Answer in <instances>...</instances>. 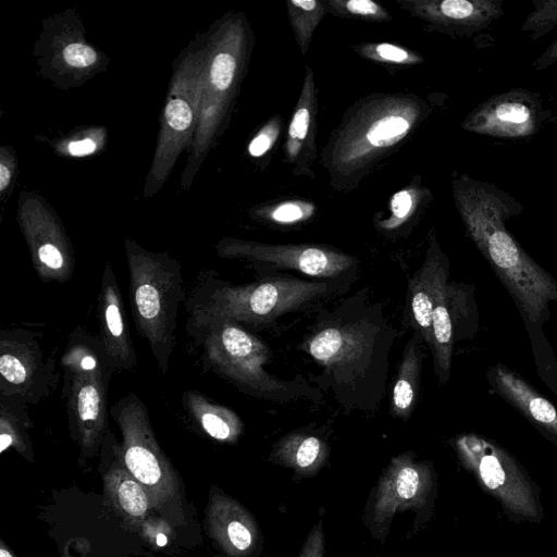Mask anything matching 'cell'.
I'll use <instances>...</instances> for the list:
<instances>
[{
  "label": "cell",
  "instance_id": "1",
  "mask_svg": "<svg viewBox=\"0 0 557 557\" xmlns=\"http://www.w3.org/2000/svg\"><path fill=\"white\" fill-rule=\"evenodd\" d=\"M318 309L300 343L322 370L313 382L347 412L374 411L386 393L397 330L361 289L332 308Z\"/></svg>",
  "mask_w": 557,
  "mask_h": 557
},
{
  "label": "cell",
  "instance_id": "2",
  "mask_svg": "<svg viewBox=\"0 0 557 557\" xmlns=\"http://www.w3.org/2000/svg\"><path fill=\"white\" fill-rule=\"evenodd\" d=\"M454 203L466 233L495 271L525 321L540 326L557 302V281L536 263L506 227L523 212L521 202L507 191L466 173H451Z\"/></svg>",
  "mask_w": 557,
  "mask_h": 557
},
{
  "label": "cell",
  "instance_id": "3",
  "mask_svg": "<svg viewBox=\"0 0 557 557\" xmlns=\"http://www.w3.org/2000/svg\"><path fill=\"white\" fill-rule=\"evenodd\" d=\"M432 113V103L412 92H373L358 99L320 153L330 187L356 190L413 138Z\"/></svg>",
  "mask_w": 557,
  "mask_h": 557
},
{
  "label": "cell",
  "instance_id": "4",
  "mask_svg": "<svg viewBox=\"0 0 557 557\" xmlns=\"http://www.w3.org/2000/svg\"><path fill=\"white\" fill-rule=\"evenodd\" d=\"M352 275L317 280L267 275L235 285L213 270H203L196 277L185 308L190 320L226 319L245 327H265L287 313L319 308L324 300L343 293Z\"/></svg>",
  "mask_w": 557,
  "mask_h": 557
},
{
  "label": "cell",
  "instance_id": "5",
  "mask_svg": "<svg viewBox=\"0 0 557 557\" xmlns=\"http://www.w3.org/2000/svg\"><path fill=\"white\" fill-rule=\"evenodd\" d=\"M186 330L200 348L205 369L242 393L262 400L287 404L302 397L317 401L320 393L301 376L282 380L265 369L268 346L245 326L226 319L190 320Z\"/></svg>",
  "mask_w": 557,
  "mask_h": 557
},
{
  "label": "cell",
  "instance_id": "6",
  "mask_svg": "<svg viewBox=\"0 0 557 557\" xmlns=\"http://www.w3.org/2000/svg\"><path fill=\"white\" fill-rule=\"evenodd\" d=\"M60 363L70 436L81 460H88L100 453L110 430L108 391L115 371L98 334L82 326L71 333Z\"/></svg>",
  "mask_w": 557,
  "mask_h": 557
},
{
  "label": "cell",
  "instance_id": "7",
  "mask_svg": "<svg viewBox=\"0 0 557 557\" xmlns=\"http://www.w3.org/2000/svg\"><path fill=\"white\" fill-rule=\"evenodd\" d=\"M126 256L134 323L164 375L176 344L178 310L187 298L182 268L166 253L150 252L131 243Z\"/></svg>",
  "mask_w": 557,
  "mask_h": 557
},
{
  "label": "cell",
  "instance_id": "8",
  "mask_svg": "<svg viewBox=\"0 0 557 557\" xmlns=\"http://www.w3.org/2000/svg\"><path fill=\"white\" fill-rule=\"evenodd\" d=\"M110 416L121 433L116 447L122 462L147 491L153 510L168 522L182 525V481L159 445L147 406L137 394L128 393L110 407Z\"/></svg>",
  "mask_w": 557,
  "mask_h": 557
},
{
  "label": "cell",
  "instance_id": "9",
  "mask_svg": "<svg viewBox=\"0 0 557 557\" xmlns=\"http://www.w3.org/2000/svg\"><path fill=\"white\" fill-rule=\"evenodd\" d=\"M437 474L429 460H418L413 451L393 457L367 498L362 522L371 537L384 544L398 513H414L407 539L430 523L437 497Z\"/></svg>",
  "mask_w": 557,
  "mask_h": 557
},
{
  "label": "cell",
  "instance_id": "10",
  "mask_svg": "<svg viewBox=\"0 0 557 557\" xmlns=\"http://www.w3.org/2000/svg\"><path fill=\"white\" fill-rule=\"evenodd\" d=\"M461 466L480 488L493 497L515 523H540L544 518L541 490L524 467L497 443L474 433L453 443Z\"/></svg>",
  "mask_w": 557,
  "mask_h": 557
},
{
  "label": "cell",
  "instance_id": "11",
  "mask_svg": "<svg viewBox=\"0 0 557 557\" xmlns=\"http://www.w3.org/2000/svg\"><path fill=\"white\" fill-rule=\"evenodd\" d=\"M39 337L23 327L0 331V395L38 405L59 387L61 373Z\"/></svg>",
  "mask_w": 557,
  "mask_h": 557
},
{
  "label": "cell",
  "instance_id": "12",
  "mask_svg": "<svg viewBox=\"0 0 557 557\" xmlns=\"http://www.w3.org/2000/svg\"><path fill=\"white\" fill-rule=\"evenodd\" d=\"M221 257L245 261L255 271L293 270L317 278H338L354 274L357 258L333 247L312 244H263L224 239L218 246Z\"/></svg>",
  "mask_w": 557,
  "mask_h": 557
},
{
  "label": "cell",
  "instance_id": "13",
  "mask_svg": "<svg viewBox=\"0 0 557 557\" xmlns=\"http://www.w3.org/2000/svg\"><path fill=\"white\" fill-rule=\"evenodd\" d=\"M548 115L540 94L511 88L478 103L461 128L494 138L522 139L539 133Z\"/></svg>",
  "mask_w": 557,
  "mask_h": 557
},
{
  "label": "cell",
  "instance_id": "14",
  "mask_svg": "<svg viewBox=\"0 0 557 557\" xmlns=\"http://www.w3.org/2000/svg\"><path fill=\"white\" fill-rule=\"evenodd\" d=\"M478 327L479 310L473 286L448 282L434 308L429 347L440 384L447 383L450 377L455 345L472 338Z\"/></svg>",
  "mask_w": 557,
  "mask_h": 557
},
{
  "label": "cell",
  "instance_id": "15",
  "mask_svg": "<svg viewBox=\"0 0 557 557\" xmlns=\"http://www.w3.org/2000/svg\"><path fill=\"white\" fill-rule=\"evenodd\" d=\"M208 536L224 557H260L263 536L253 515L237 499L212 487L205 510Z\"/></svg>",
  "mask_w": 557,
  "mask_h": 557
},
{
  "label": "cell",
  "instance_id": "16",
  "mask_svg": "<svg viewBox=\"0 0 557 557\" xmlns=\"http://www.w3.org/2000/svg\"><path fill=\"white\" fill-rule=\"evenodd\" d=\"M424 29L450 37H470L504 14L502 0H397Z\"/></svg>",
  "mask_w": 557,
  "mask_h": 557
},
{
  "label": "cell",
  "instance_id": "17",
  "mask_svg": "<svg viewBox=\"0 0 557 557\" xmlns=\"http://www.w3.org/2000/svg\"><path fill=\"white\" fill-rule=\"evenodd\" d=\"M448 276L449 260L433 228L429 234L424 260L408 281L403 317L404 327L419 333L428 347L431 344L434 308L448 283Z\"/></svg>",
  "mask_w": 557,
  "mask_h": 557
},
{
  "label": "cell",
  "instance_id": "18",
  "mask_svg": "<svg viewBox=\"0 0 557 557\" xmlns=\"http://www.w3.org/2000/svg\"><path fill=\"white\" fill-rule=\"evenodd\" d=\"M98 336L114 371H134L137 356L128 329L124 300L113 268L104 264L97 297Z\"/></svg>",
  "mask_w": 557,
  "mask_h": 557
},
{
  "label": "cell",
  "instance_id": "19",
  "mask_svg": "<svg viewBox=\"0 0 557 557\" xmlns=\"http://www.w3.org/2000/svg\"><path fill=\"white\" fill-rule=\"evenodd\" d=\"M312 69L307 64L302 87L284 143V160L296 176L314 180L318 158V92Z\"/></svg>",
  "mask_w": 557,
  "mask_h": 557
},
{
  "label": "cell",
  "instance_id": "20",
  "mask_svg": "<svg viewBox=\"0 0 557 557\" xmlns=\"http://www.w3.org/2000/svg\"><path fill=\"white\" fill-rule=\"evenodd\" d=\"M117 441L109 430L101 450L108 457L103 474V492L108 504L134 528L143 524L152 508L145 487L126 469L117 454Z\"/></svg>",
  "mask_w": 557,
  "mask_h": 557
},
{
  "label": "cell",
  "instance_id": "21",
  "mask_svg": "<svg viewBox=\"0 0 557 557\" xmlns=\"http://www.w3.org/2000/svg\"><path fill=\"white\" fill-rule=\"evenodd\" d=\"M491 386L546 438L557 445V409L518 374L503 364L486 371Z\"/></svg>",
  "mask_w": 557,
  "mask_h": 557
},
{
  "label": "cell",
  "instance_id": "22",
  "mask_svg": "<svg viewBox=\"0 0 557 557\" xmlns=\"http://www.w3.org/2000/svg\"><path fill=\"white\" fill-rule=\"evenodd\" d=\"M326 438L309 429L294 430L274 443L269 461L294 472L295 480L315 476L329 460Z\"/></svg>",
  "mask_w": 557,
  "mask_h": 557
},
{
  "label": "cell",
  "instance_id": "23",
  "mask_svg": "<svg viewBox=\"0 0 557 557\" xmlns=\"http://www.w3.org/2000/svg\"><path fill=\"white\" fill-rule=\"evenodd\" d=\"M182 404L193 422L212 440L235 444L242 436L244 423L228 407L191 389L182 394Z\"/></svg>",
  "mask_w": 557,
  "mask_h": 557
},
{
  "label": "cell",
  "instance_id": "24",
  "mask_svg": "<svg viewBox=\"0 0 557 557\" xmlns=\"http://www.w3.org/2000/svg\"><path fill=\"white\" fill-rule=\"evenodd\" d=\"M424 344L419 333L413 332L406 344L391 394V414L407 421L413 413L422 372Z\"/></svg>",
  "mask_w": 557,
  "mask_h": 557
},
{
  "label": "cell",
  "instance_id": "25",
  "mask_svg": "<svg viewBox=\"0 0 557 557\" xmlns=\"http://www.w3.org/2000/svg\"><path fill=\"white\" fill-rule=\"evenodd\" d=\"M432 191L416 176L404 188L396 191L388 201V215L374 218L375 227L385 236L405 234L432 202Z\"/></svg>",
  "mask_w": 557,
  "mask_h": 557
},
{
  "label": "cell",
  "instance_id": "26",
  "mask_svg": "<svg viewBox=\"0 0 557 557\" xmlns=\"http://www.w3.org/2000/svg\"><path fill=\"white\" fill-rule=\"evenodd\" d=\"M25 401L13 397L0 395V453L14 449L23 458L34 460V447L29 430L34 423Z\"/></svg>",
  "mask_w": 557,
  "mask_h": 557
},
{
  "label": "cell",
  "instance_id": "27",
  "mask_svg": "<svg viewBox=\"0 0 557 557\" xmlns=\"http://www.w3.org/2000/svg\"><path fill=\"white\" fill-rule=\"evenodd\" d=\"M286 9L296 42L305 57L313 32L325 16L326 10L319 0H287Z\"/></svg>",
  "mask_w": 557,
  "mask_h": 557
},
{
  "label": "cell",
  "instance_id": "28",
  "mask_svg": "<svg viewBox=\"0 0 557 557\" xmlns=\"http://www.w3.org/2000/svg\"><path fill=\"white\" fill-rule=\"evenodd\" d=\"M351 48L359 57L381 64L405 66L424 62L417 51L392 42H361Z\"/></svg>",
  "mask_w": 557,
  "mask_h": 557
},
{
  "label": "cell",
  "instance_id": "29",
  "mask_svg": "<svg viewBox=\"0 0 557 557\" xmlns=\"http://www.w3.org/2000/svg\"><path fill=\"white\" fill-rule=\"evenodd\" d=\"M326 13L342 18L366 22H388L392 14L382 4L373 0H323Z\"/></svg>",
  "mask_w": 557,
  "mask_h": 557
},
{
  "label": "cell",
  "instance_id": "30",
  "mask_svg": "<svg viewBox=\"0 0 557 557\" xmlns=\"http://www.w3.org/2000/svg\"><path fill=\"white\" fill-rule=\"evenodd\" d=\"M315 212L313 203L306 200H283L258 209L257 216L265 222L290 226L308 221Z\"/></svg>",
  "mask_w": 557,
  "mask_h": 557
},
{
  "label": "cell",
  "instance_id": "31",
  "mask_svg": "<svg viewBox=\"0 0 557 557\" xmlns=\"http://www.w3.org/2000/svg\"><path fill=\"white\" fill-rule=\"evenodd\" d=\"M533 10L521 25V32L536 40L557 26V0H533Z\"/></svg>",
  "mask_w": 557,
  "mask_h": 557
},
{
  "label": "cell",
  "instance_id": "32",
  "mask_svg": "<svg viewBox=\"0 0 557 557\" xmlns=\"http://www.w3.org/2000/svg\"><path fill=\"white\" fill-rule=\"evenodd\" d=\"M283 126L280 114L272 116L257 133L248 145V152L253 158H259L271 150L278 139Z\"/></svg>",
  "mask_w": 557,
  "mask_h": 557
},
{
  "label": "cell",
  "instance_id": "33",
  "mask_svg": "<svg viewBox=\"0 0 557 557\" xmlns=\"http://www.w3.org/2000/svg\"><path fill=\"white\" fill-rule=\"evenodd\" d=\"M194 117V111L184 98H173L165 108V121L170 129L174 132L187 131Z\"/></svg>",
  "mask_w": 557,
  "mask_h": 557
},
{
  "label": "cell",
  "instance_id": "34",
  "mask_svg": "<svg viewBox=\"0 0 557 557\" xmlns=\"http://www.w3.org/2000/svg\"><path fill=\"white\" fill-rule=\"evenodd\" d=\"M297 557H326V539L322 518L311 527Z\"/></svg>",
  "mask_w": 557,
  "mask_h": 557
},
{
  "label": "cell",
  "instance_id": "35",
  "mask_svg": "<svg viewBox=\"0 0 557 557\" xmlns=\"http://www.w3.org/2000/svg\"><path fill=\"white\" fill-rule=\"evenodd\" d=\"M63 58L71 66L87 67L97 61V53L85 44L74 42L64 48Z\"/></svg>",
  "mask_w": 557,
  "mask_h": 557
},
{
  "label": "cell",
  "instance_id": "36",
  "mask_svg": "<svg viewBox=\"0 0 557 557\" xmlns=\"http://www.w3.org/2000/svg\"><path fill=\"white\" fill-rule=\"evenodd\" d=\"M557 62V37L546 49L533 61L532 67L536 71H544Z\"/></svg>",
  "mask_w": 557,
  "mask_h": 557
},
{
  "label": "cell",
  "instance_id": "37",
  "mask_svg": "<svg viewBox=\"0 0 557 557\" xmlns=\"http://www.w3.org/2000/svg\"><path fill=\"white\" fill-rule=\"evenodd\" d=\"M96 150V143L90 138L72 141L69 145V151L72 156L82 157L92 153Z\"/></svg>",
  "mask_w": 557,
  "mask_h": 557
},
{
  "label": "cell",
  "instance_id": "38",
  "mask_svg": "<svg viewBox=\"0 0 557 557\" xmlns=\"http://www.w3.org/2000/svg\"><path fill=\"white\" fill-rule=\"evenodd\" d=\"M11 180V172L5 164L0 165V190L4 191Z\"/></svg>",
  "mask_w": 557,
  "mask_h": 557
},
{
  "label": "cell",
  "instance_id": "39",
  "mask_svg": "<svg viewBox=\"0 0 557 557\" xmlns=\"http://www.w3.org/2000/svg\"><path fill=\"white\" fill-rule=\"evenodd\" d=\"M0 557H14L11 549L5 545L3 541H1L0 545Z\"/></svg>",
  "mask_w": 557,
  "mask_h": 557
}]
</instances>
